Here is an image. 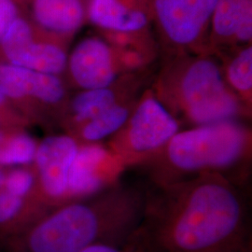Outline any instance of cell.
<instances>
[{"label": "cell", "instance_id": "cell-7", "mask_svg": "<svg viewBox=\"0 0 252 252\" xmlns=\"http://www.w3.org/2000/svg\"><path fill=\"white\" fill-rule=\"evenodd\" d=\"M80 144L72 135L47 136L37 144L36 162L38 180L48 198L66 197L68 175Z\"/></svg>", "mask_w": 252, "mask_h": 252}, {"label": "cell", "instance_id": "cell-17", "mask_svg": "<svg viewBox=\"0 0 252 252\" xmlns=\"http://www.w3.org/2000/svg\"><path fill=\"white\" fill-rule=\"evenodd\" d=\"M36 148V141L27 134L6 137L0 149V166L25 165L34 162Z\"/></svg>", "mask_w": 252, "mask_h": 252}, {"label": "cell", "instance_id": "cell-26", "mask_svg": "<svg viewBox=\"0 0 252 252\" xmlns=\"http://www.w3.org/2000/svg\"><path fill=\"white\" fill-rule=\"evenodd\" d=\"M5 138H6V135L3 134L2 131H0V149H1L2 145L4 143V141H5Z\"/></svg>", "mask_w": 252, "mask_h": 252}, {"label": "cell", "instance_id": "cell-15", "mask_svg": "<svg viewBox=\"0 0 252 252\" xmlns=\"http://www.w3.org/2000/svg\"><path fill=\"white\" fill-rule=\"evenodd\" d=\"M133 110L126 105L116 104L102 112L98 116L78 127V136L83 144L99 143L110 138L125 126Z\"/></svg>", "mask_w": 252, "mask_h": 252}, {"label": "cell", "instance_id": "cell-22", "mask_svg": "<svg viewBox=\"0 0 252 252\" xmlns=\"http://www.w3.org/2000/svg\"><path fill=\"white\" fill-rule=\"evenodd\" d=\"M80 252H147L143 245L136 238L135 234L123 245L95 244Z\"/></svg>", "mask_w": 252, "mask_h": 252}, {"label": "cell", "instance_id": "cell-3", "mask_svg": "<svg viewBox=\"0 0 252 252\" xmlns=\"http://www.w3.org/2000/svg\"><path fill=\"white\" fill-rule=\"evenodd\" d=\"M252 136L235 120L180 130L160 153L145 165L153 184L215 173L230 179V173L249 162Z\"/></svg>", "mask_w": 252, "mask_h": 252}, {"label": "cell", "instance_id": "cell-4", "mask_svg": "<svg viewBox=\"0 0 252 252\" xmlns=\"http://www.w3.org/2000/svg\"><path fill=\"white\" fill-rule=\"evenodd\" d=\"M166 90L173 108L191 126L235 120L240 112L236 96L210 60L191 63Z\"/></svg>", "mask_w": 252, "mask_h": 252}, {"label": "cell", "instance_id": "cell-23", "mask_svg": "<svg viewBox=\"0 0 252 252\" xmlns=\"http://www.w3.org/2000/svg\"><path fill=\"white\" fill-rule=\"evenodd\" d=\"M18 17V8L13 0H0V43Z\"/></svg>", "mask_w": 252, "mask_h": 252}, {"label": "cell", "instance_id": "cell-21", "mask_svg": "<svg viewBox=\"0 0 252 252\" xmlns=\"http://www.w3.org/2000/svg\"><path fill=\"white\" fill-rule=\"evenodd\" d=\"M33 174L27 169H14L6 175L4 189L10 194L21 198L26 197L34 187Z\"/></svg>", "mask_w": 252, "mask_h": 252}, {"label": "cell", "instance_id": "cell-14", "mask_svg": "<svg viewBox=\"0 0 252 252\" xmlns=\"http://www.w3.org/2000/svg\"><path fill=\"white\" fill-rule=\"evenodd\" d=\"M11 64L36 72L57 76L65 69L67 57L60 47L34 40Z\"/></svg>", "mask_w": 252, "mask_h": 252}, {"label": "cell", "instance_id": "cell-2", "mask_svg": "<svg viewBox=\"0 0 252 252\" xmlns=\"http://www.w3.org/2000/svg\"><path fill=\"white\" fill-rule=\"evenodd\" d=\"M146 190L118 182L60 207L36 221L21 239L25 252H80L95 244L123 245L143 216Z\"/></svg>", "mask_w": 252, "mask_h": 252}, {"label": "cell", "instance_id": "cell-1", "mask_svg": "<svg viewBox=\"0 0 252 252\" xmlns=\"http://www.w3.org/2000/svg\"><path fill=\"white\" fill-rule=\"evenodd\" d=\"M135 234L147 252H251L243 195L215 173L153 184Z\"/></svg>", "mask_w": 252, "mask_h": 252}, {"label": "cell", "instance_id": "cell-18", "mask_svg": "<svg viewBox=\"0 0 252 252\" xmlns=\"http://www.w3.org/2000/svg\"><path fill=\"white\" fill-rule=\"evenodd\" d=\"M34 40L31 25L26 19L19 16L10 26L0 43L7 63H12Z\"/></svg>", "mask_w": 252, "mask_h": 252}, {"label": "cell", "instance_id": "cell-9", "mask_svg": "<svg viewBox=\"0 0 252 252\" xmlns=\"http://www.w3.org/2000/svg\"><path fill=\"white\" fill-rule=\"evenodd\" d=\"M0 91L8 99L34 98L47 105L59 104L65 94L63 82L57 76L9 63H0Z\"/></svg>", "mask_w": 252, "mask_h": 252}, {"label": "cell", "instance_id": "cell-10", "mask_svg": "<svg viewBox=\"0 0 252 252\" xmlns=\"http://www.w3.org/2000/svg\"><path fill=\"white\" fill-rule=\"evenodd\" d=\"M68 66L73 80L84 90L108 87L117 76L108 45L97 38H86L76 46Z\"/></svg>", "mask_w": 252, "mask_h": 252}, {"label": "cell", "instance_id": "cell-5", "mask_svg": "<svg viewBox=\"0 0 252 252\" xmlns=\"http://www.w3.org/2000/svg\"><path fill=\"white\" fill-rule=\"evenodd\" d=\"M179 131V120L153 94H147L106 146L126 167L144 164Z\"/></svg>", "mask_w": 252, "mask_h": 252}, {"label": "cell", "instance_id": "cell-24", "mask_svg": "<svg viewBox=\"0 0 252 252\" xmlns=\"http://www.w3.org/2000/svg\"><path fill=\"white\" fill-rule=\"evenodd\" d=\"M5 180H6V174L0 168V190L2 189H4Z\"/></svg>", "mask_w": 252, "mask_h": 252}, {"label": "cell", "instance_id": "cell-8", "mask_svg": "<svg viewBox=\"0 0 252 252\" xmlns=\"http://www.w3.org/2000/svg\"><path fill=\"white\" fill-rule=\"evenodd\" d=\"M219 0H156L163 31L172 41L189 44L198 37Z\"/></svg>", "mask_w": 252, "mask_h": 252}, {"label": "cell", "instance_id": "cell-13", "mask_svg": "<svg viewBox=\"0 0 252 252\" xmlns=\"http://www.w3.org/2000/svg\"><path fill=\"white\" fill-rule=\"evenodd\" d=\"M89 16L94 25L121 32L136 31L147 24L143 12L127 9L118 0H92Z\"/></svg>", "mask_w": 252, "mask_h": 252}, {"label": "cell", "instance_id": "cell-11", "mask_svg": "<svg viewBox=\"0 0 252 252\" xmlns=\"http://www.w3.org/2000/svg\"><path fill=\"white\" fill-rule=\"evenodd\" d=\"M32 14L36 24L56 35H71L83 22L81 0H32Z\"/></svg>", "mask_w": 252, "mask_h": 252}, {"label": "cell", "instance_id": "cell-19", "mask_svg": "<svg viewBox=\"0 0 252 252\" xmlns=\"http://www.w3.org/2000/svg\"><path fill=\"white\" fill-rule=\"evenodd\" d=\"M227 77L234 90L249 97L252 88V50L251 47L241 52L230 63Z\"/></svg>", "mask_w": 252, "mask_h": 252}, {"label": "cell", "instance_id": "cell-25", "mask_svg": "<svg viewBox=\"0 0 252 252\" xmlns=\"http://www.w3.org/2000/svg\"><path fill=\"white\" fill-rule=\"evenodd\" d=\"M7 97L5 96V94L0 91V108H2L3 106H5L6 102H7Z\"/></svg>", "mask_w": 252, "mask_h": 252}, {"label": "cell", "instance_id": "cell-20", "mask_svg": "<svg viewBox=\"0 0 252 252\" xmlns=\"http://www.w3.org/2000/svg\"><path fill=\"white\" fill-rule=\"evenodd\" d=\"M24 207V198L0 190V229H14Z\"/></svg>", "mask_w": 252, "mask_h": 252}, {"label": "cell", "instance_id": "cell-16", "mask_svg": "<svg viewBox=\"0 0 252 252\" xmlns=\"http://www.w3.org/2000/svg\"><path fill=\"white\" fill-rule=\"evenodd\" d=\"M110 86L84 90L74 97L70 108L73 124L76 129L119 104L117 93L111 89Z\"/></svg>", "mask_w": 252, "mask_h": 252}, {"label": "cell", "instance_id": "cell-6", "mask_svg": "<svg viewBox=\"0 0 252 252\" xmlns=\"http://www.w3.org/2000/svg\"><path fill=\"white\" fill-rule=\"evenodd\" d=\"M126 168L106 145H80L68 175L66 197L86 198L108 189Z\"/></svg>", "mask_w": 252, "mask_h": 252}, {"label": "cell", "instance_id": "cell-12", "mask_svg": "<svg viewBox=\"0 0 252 252\" xmlns=\"http://www.w3.org/2000/svg\"><path fill=\"white\" fill-rule=\"evenodd\" d=\"M213 15V26L219 36L235 35L242 41L252 38V0H219Z\"/></svg>", "mask_w": 252, "mask_h": 252}]
</instances>
